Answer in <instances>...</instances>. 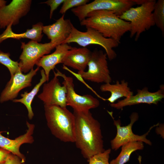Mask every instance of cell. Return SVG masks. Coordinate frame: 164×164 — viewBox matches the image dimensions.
Wrapping results in <instances>:
<instances>
[{"instance_id":"cell-20","label":"cell","mask_w":164,"mask_h":164,"mask_svg":"<svg viewBox=\"0 0 164 164\" xmlns=\"http://www.w3.org/2000/svg\"><path fill=\"white\" fill-rule=\"evenodd\" d=\"M100 90L102 92H109L111 93L110 97L105 99L110 104L114 103L121 97L127 98L133 95V92L128 86V82L125 80H121L120 83L117 80L114 84L110 83L104 84L101 86Z\"/></svg>"},{"instance_id":"cell-24","label":"cell","mask_w":164,"mask_h":164,"mask_svg":"<svg viewBox=\"0 0 164 164\" xmlns=\"http://www.w3.org/2000/svg\"><path fill=\"white\" fill-rule=\"evenodd\" d=\"M10 54L9 53H4L0 50V63L5 66L9 70L11 77L21 70L19 63L12 60L10 57Z\"/></svg>"},{"instance_id":"cell-5","label":"cell","mask_w":164,"mask_h":164,"mask_svg":"<svg viewBox=\"0 0 164 164\" xmlns=\"http://www.w3.org/2000/svg\"><path fill=\"white\" fill-rule=\"evenodd\" d=\"M86 28L87 31L83 32L74 26L69 36L62 43H75L83 47L91 44L98 45L104 49L109 60L115 59L117 55L113 48L118 47L119 43L112 39L104 37L93 29Z\"/></svg>"},{"instance_id":"cell-25","label":"cell","mask_w":164,"mask_h":164,"mask_svg":"<svg viewBox=\"0 0 164 164\" xmlns=\"http://www.w3.org/2000/svg\"><path fill=\"white\" fill-rule=\"evenodd\" d=\"M111 149L96 154L87 159L88 164H110L109 162Z\"/></svg>"},{"instance_id":"cell-27","label":"cell","mask_w":164,"mask_h":164,"mask_svg":"<svg viewBox=\"0 0 164 164\" xmlns=\"http://www.w3.org/2000/svg\"><path fill=\"white\" fill-rule=\"evenodd\" d=\"M64 0H48L41 3L45 4L49 6L50 8V18L51 19L54 11L63 2Z\"/></svg>"},{"instance_id":"cell-7","label":"cell","mask_w":164,"mask_h":164,"mask_svg":"<svg viewBox=\"0 0 164 164\" xmlns=\"http://www.w3.org/2000/svg\"><path fill=\"white\" fill-rule=\"evenodd\" d=\"M107 55L101 50H95L91 52L86 71L78 72L82 78L92 82L104 84L112 81L109 70Z\"/></svg>"},{"instance_id":"cell-11","label":"cell","mask_w":164,"mask_h":164,"mask_svg":"<svg viewBox=\"0 0 164 164\" xmlns=\"http://www.w3.org/2000/svg\"><path fill=\"white\" fill-rule=\"evenodd\" d=\"M39 69V67H37L35 69H31L26 74L20 70L11 77L1 94L0 102L13 101L17 97L20 91L31 86L32 79Z\"/></svg>"},{"instance_id":"cell-17","label":"cell","mask_w":164,"mask_h":164,"mask_svg":"<svg viewBox=\"0 0 164 164\" xmlns=\"http://www.w3.org/2000/svg\"><path fill=\"white\" fill-rule=\"evenodd\" d=\"M91 52L86 47L72 48L65 55L62 63L66 67H69L82 72L87 66Z\"/></svg>"},{"instance_id":"cell-26","label":"cell","mask_w":164,"mask_h":164,"mask_svg":"<svg viewBox=\"0 0 164 164\" xmlns=\"http://www.w3.org/2000/svg\"><path fill=\"white\" fill-rule=\"evenodd\" d=\"M89 1V0H64L59 12L62 15L65 14L69 9L84 5Z\"/></svg>"},{"instance_id":"cell-1","label":"cell","mask_w":164,"mask_h":164,"mask_svg":"<svg viewBox=\"0 0 164 164\" xmlns=\"http://www.w3.org/2000/svg\"><path fill=\"white\" fill-rule=\"evenodd\" d=\"M73 114L75 121L74 142L83 157L88 159L104 151L103 138L99 122L93 117L90 111L73 110Z\"/></svg>"},{"instance_id":"cell-16","label":"cell","mask_w":164,"mask_h":164,"mask_svg":"<svg viewBox=\"0 0 164 164\" xmlns=\"http://www.w3.org/2000/svg\"><path fill=\"white\" fill-rule=\"evenodd\" d=\"M64 15L53 24L43 26L42 32L50 42L61 44L71 34L74 26L70 19H64Z\"/></svg>"},{"instance_id":"cell-6","label":"cell","mask_w":164,"mask_h":164,"mask_svg":"<svg viewBox=\"0 0 164 164\" xmlns=\"http://www.w3.org/2000/svg\"><path fill=\"white\" fill-rule=\"evenodd\" d=\"M58 45L50 42L44 43L31 40L26 43L21 42L22 53L19 56V67L22 73H26L33 69L35 64L44 55L50 53Z\"/></svg>"},{"instance_id":"cell-10","label":"cell","mask_w":164,"mask_h":164,"mask_svg":"<svg viewBox=\"0 0 164 164\" xmlns=\"http://www.w3.org/2000/svg\"><path fill=\"white\" fill-rule=\"evenodd\" d=\"M56 72H54V75L63 78V85L67 90L66 95L67 106L71 107L73 110L79 111H90L97 108L100 105L99 101L90 94L81 95L77 94L74 89L73 78L67 76L56 69Z\"/></svg>"},{"instance_id":"cell-31","label":"cell","mask_w":164,"mask_h":164,"mask_svg":"<svg viewBox=\"0 0 164 164\" xmlns=\"http://www.w3.org/2000/svg\"><path fill=\"white\" fill-rule=\"evenodd\" d=\"M141 158L140 157V156H139V158H138V160L139 161V163H140V164H141Z\"/></svg>"},{"instance_id":"cell-21","label":"cell","mask_w":164,"mask_h":164,"mask_svg":"<svg viewBox=\"0 0 164 164\" xmlns=\"http://www.w3.org/2000/svg\"><path fill=\"white\" fill-rule=\"evenodd\" d=\"M41 78L37 83L29 92L25 91L21 94L22 98L19 99H15L12 101L14 102H19L23 104L26 107L28 111L29 119L31 120L34 116V114L31 107V104L33 99L37 94L42 85L46 81H47L46 77L44 70H40Z\"/></svg>"},{"instance_id":"cell-15","label":"cell","mask_w":164,"mask_h":164,"mask_svg":"<svg viewBox=\"0 0 164 164\" xmlns=\"http://www.w3.org/2000/svg\"><path fill=\"white\" fill-rule=\"evenodd\" d=\"M26 124L27 129L26 133L15 139H11L4 136L1 134L3 132L0 131V148L17 155L24 163L26 161V157L20 152L19 149L23 144L33 143L34 140L32 135L35 127L34 124H30L27 121Z\"/></svg>"},{"instance_id":"cell-9","label":"cell","mask_w":164,"mask_h":164,"mask_svg":"<svg viewBox=\"0 0 164 164\" xmlns=\"http://www.w3.org/2000/svg\"><path fill=\"white\" fill-rule=\"evenodd\" d=\"M109 113L113 120L114 124L117 130L116 136L111 141L112 149L116 151L123 145L134 141H141L149 145H152L151 142L147 138L146 136L152 128L159 125V123L151 127L146 133L139 135L135 134L132 129L133 125L138 119L139 116L137 113H132L130 116V123L127 125L123 126H121V123L119 119L117 120L114 119L112 112H109Z\"/></svg>"},{"instance_id":"cell-22","label":"cell","mask_w":164,"mask_h":164,"mask_svg":"<svg viewBox=\"0 0 164 164\" xmlns=\"http://www.w3.org/2000/svg\"><path fill=\"white\" fill-rule=\"evenodd\" d=\"M118 156L110 162V164H125L129 160L131 155L134 152L144 149L143 142L134 141L128 142L122 146Z\"/></svg>"},{"instance_id":"cell-23","label":"cell","mask_w":164,"mask_h":164,"mask_svg":"<svg viewBox=\"0 0 164 164\" xmlns=\"http://www.w3.org/2000/svg\"><path fill=\"white\" fill-rule=\"evenodd\" d=\"M153 20L157 26L164 34V0H158L156 2L152 12Z\"/></svg>"},{"instance_id":"cell-29","label":"cell","mask_w":164,"mask_h":164,"mask_svg":"<svg viewBox=\"0 0 164 164\" xmlns=\"http://www.w3.org/2000/svg\"><path fill=\"white\" fill-rule=\"evenodd\" d=\"M10 153V152L0 148V164H4Z\"/></svg>"},{"instance_id":"cell-2","label":"cell","mask_w":164,"mask_h":164,"mask_svg":"<svg viewBox=\"0 0 164 164\" xmlns=\"http://www.w3.org/2000/svg\"><path fill=\"white\" fill-rule=\"evenodd\" d=\"M80 24L93 29L104 37L112 39L119 44L122 36L130 30L129 22L121 19L112 11L91 12L80 22Z\"/></svg>"},{"instance_id":"cell-4","label":"cell","mask_w":164,"mask_h":164,"mask_svg":"<svg viewBox=\"0 0 164 164\" xmlns=\"http://www.w3.org/2000/svg\"><path fill=\"white\" fill-rule=\"evenodd\" d=\"M156 2L155 0H147L140 6L130 8L119 16L129 22L130 37L135 36V41L138 40L142 32L155 25L152 12Z\"/></svg>"},{"instance_id":"cell-18","label":"cell","mask_w":164,"mask_h":164,"mask_svg":"<svg viewBox=\"0 0 164 164\" xmlns=\"http://www.w3.org/2000/svg\"><path fill=\"white\" fill-rule=\"evenodd\" d=\"M72 47L67 43L60 44L56 47L55 50L53 52L44 56L36 63L38 67L43 68L47 82L49 80L51 71L54 69L56 65L62 63L65 55Z\"/></svg>"},{"instance_id":"cell-13","label":"cell","mask_w":164,"mask_h":164,"mask_svg":"<svg viewBox=\"0 0 164 164\" xmlns=\"http://www.w3.org/2000/svg\"><path fill=\"white\" fill-rule=\"evenodd\" d=\"M67 93L65 85L62 86L58 77L54 75L50 82L43 84L42 91L38 97L43 102L44 105L66 107Z\"/></svg>"},{"instance_id":"cell-28","label":"cell","mask_w":164,"mask_h":164,"mask_svg":"<svg viewBox=\"0 0 164 164\" xmlns=\"http://www.w3.org/2000/svg\"><path fill=\"white\" fill-rule=\"evenodd\" d=\"M4 164H26L17 155L10 153Z\"/></svg>"},{"instance_id":"cell-30","label":"cell","mask_w":164,"mask_h":164,"mask_svg":"<svg viewBox=\"0 0 164 164\" xmlns=\"http://www.w3.org/2000/svg\"><path fill=\"white\" fill-rule=\"evenodd\" d=\"M7 1L4 0H0V8L6 5Z\"/></svg>"},{"instance_id":"cell-8","label":"cell","mask_w":164,"mask_h":164,"mask_svg":"<svg viewBox=\"0 0 164 164\" xmlns=\"http://www.w3.org/2000/svg\"><path fill=\"white\" fill-rule=\"evenodd\" d=\"M135 5L132 0H95L93 2L71 9L80 22L86 18L90 12L105 10L114 12L118 16Z\"/></svg>"},{"instance_id":"cell-14","label":"cell","mask_w":164,"mask_h":164,"mask_svg":"<svg viewBox=\"0 0 164 164\" xmlns=\"http://www.w3.org/2000/svg\"><path fill=\"white\" fill-rule=\"evenodd\" d=\"M137 94L116 103L110 104V106L117 109H122L124 107L140 104H157L164 97V87L162 84L157 91L151 92L148 88L145 87L142 90L137 89Z\"/></svg>"},{"instance_id":"cell-12","label":"cell","mask_w":164,"mask_h":164,"mask_svg":"<svg viewBox=\"0 0 164 164\" xmlns=\"http://www.w3.org/2000/svg\"><path fill=\"white\" fill-rule=\"evenodd\" d=\"M32 2L31 0H13L0 8V28L5 29L11 24H18L19 19L29 11Z\"/></svg>"},{"instance_id":"cell-19","label":"cell","mask_w":164,"mask_h":164,"mask_svg":"<svg viewBox=\"0 0 164 164\" xmlns=\"http://www.w3.org/2000/svg\"><path fill=\"white\" fill-rule=\"evenodd\" d=\"M12 24H10L6 27L4 32L0 35V43L9 38L18 39L27 38L39 43L41 41L43 36L42 33L43 25L41 22H39L33 25L31 29H27L26 32L21 33L14 32L12 30Z\"/></svg>"},{"instance_id":"cell-3","label":"cell","mask_w":164,"mask_h":164,"mask_svg":"<svg viewBox=\"0 0 164 164\" xmlns=\"http://www.w3.org/2000/svg\"><path fill=\"white\" fill-rule=\"evenodd\" d=\"M47 125L52 134L64 142H74L75 121L73 113L66 107L44 105Z\"/></svg>"}]
</instances>
